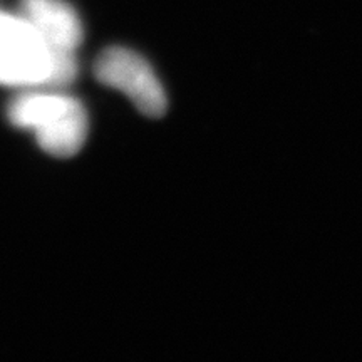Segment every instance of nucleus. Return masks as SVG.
<instances>
[{
	"label": "nucleus",
	"mask_w": 362,
	"mask_h": 362,
	"mask_svg": "<svg viewBox=\"0 0 362 362\" xmlns=\"http://www.w3.org/2000/svg\"><path fill=\"white\" fill-rule=\"evenodd\" d=\"M94 72L99 83L121 90L134 107L148 117H161L168 110V98L149 62L126 47H110L99 54Z\"/></svg>",
	"instance_id": "nucleus-3"
},
{
	"label": "nucleus",
	"mask_w": 362,
	"mask_h": 362,
	"mask_svg": "<svg viewBox=\"0 0 362 362\" xmlns=\"http://www.w3.org/2000/svg\"><path fill=\"white\" fill-rule=\"evenodd\" d=\"M22 16L54 51L74 52L83 42L79 16L64 0H22Z\"/></svg>",
	"instance_id": "nucleus-4"
},
{
	"label": "nucleus",
	"mask_w": 362,
	"mask_h": 362,
	"mask_svg": "<svg viewBox=\"0 0 362 362\" xmlns=\"http://www.w3.org/2000/svg\"><path fill=\"white\" fill-rule=\"evenodd\" d=\"M57 52L24 16L0 11V84L40 86L56 78Z\"/></svg>",
	"instance_id": "nucleus-2"
},
{
	"label": "nucleus",
	"mask_w": 362,
	"mask_h": 362,
	"mask_svg": "<svg viewBox=\"0 0 362 362\" xmlns=\"http://www.w3.org/2000/svg\"><path fill=\"white\" fill-rule=\"evenodd\" d=\"M16 126L33 129L40 148L52 156L67 158L83 148L88 136V115L78 99L35 93L17 98L8 107Z\"/></svg>",
	"instance_id": "nucleus-1"
}]
</instances>
